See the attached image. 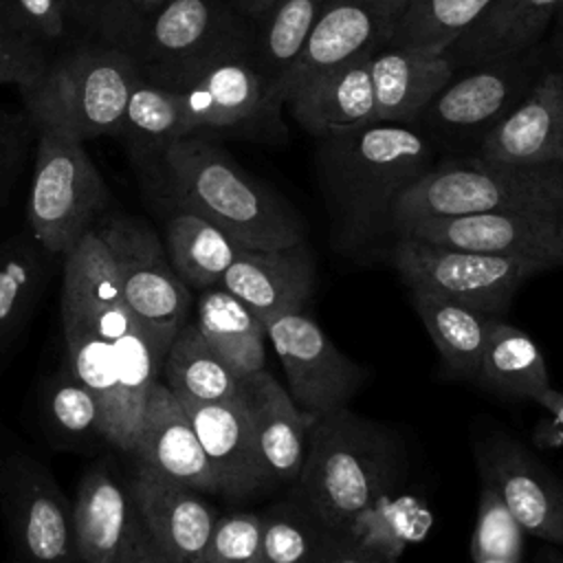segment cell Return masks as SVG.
Returning a JSON list of instances; mask_svg holds the SVG:
<instances>
[{"label":"cell","instance_id":"cell-1","mask_svg":"<svg viewBox=\"0 0 563 563\" xmlns=\"http://www.w3.org/2000/svg\"><path fill=\"white\" fill-rule=\"evenodd\" d=\"M132 165L156 207L174 205L198 213L242 249L277 251L306 242L297 211L246 174L207 132L174 139Z\"/></svg>","mask_w":563,"mask_h":563},{"label":"cell","instance_id":"cell-2","mask_svg":"<svg viewBox=\"0 0 563 563\" xmlns=\"http://www.w3.org/2000/svg\"><path fill=\"white\" fill-rule=\"evenodd\" d=\"M319 139V180L345 249L391 229L396 200L433 167L431 139L409 123L374 121Z\"/></svg>","mask_w":563,"mask_h":563},{"label":"cell","instance_id":"cell-3","mask_svg":"<svg viewBox=\"0 0 563 563\" xmlns=\"http://www.w3.org/2000/svg\"><path fill=\"white\" fill-rule=\"evenodd\" d=\"M396 435L347 407L317 416L297 484L301 501L328 530L352 526L376 506L396 471Z\"/></svg>","mask_w":563,"mask_h":563},{"label":"cell","instance_id":"cell-4","mask_svg":"<svg viewBox=\"0 0 563 563\" xmlns=\"http://www.w3.org/2000/svg\"><path fill=\"white\" fill-rule=\"evenodd\" d=\"M471 213L563 218V167L512 165L482 156L442 161L396 200L391 229Z\"/></svg>","mask_w":563,"mask_h":563},{"label":"cell","instance_id":"cell-5","mask_svg":"<svg viewBox=\"0 0 563 563\" xmlns=\"http://www.w3.org/2000/svg\"><path fill=\"white\" fill-rule=\"evenodd\" d=\"M136 79L130 55L101 40L48 57L20 97L33 125L53 128L86 143L103 134L117 136Z\"/></svg>","mask_w":563,"mask_h":563},{"label":"cell","instance_id":"cell-6","mask_svg":"<svg viewBox=\"0 0 563 563\" xmlns=\"http://www.w3.org/2000/svg\"><path fill=\"white\" fill-rule=\"evenodd\" d=\"M253 22L231 0H167L123 46L139 79L187 90L209 66L251 55Z\"/></svg>","mask_w":563,"mask_h":563},{"label":"cell","instance_id":"cell-7","mask_svg":"<svg viewBox=\"0 0 563 563\" xmlns=\"http://www.w3.org/2000/svg\"><path fill=\"white\" fill-rule=\"evenodd\" d=\"M29 231L48 255H66L110 211V189L84 141L33 125Z\"/></svg>","mask_w":563,"mask_h":563},{"label":"cell","instance_id":"cell-8","mask_svg":"<svg viewBox=\"0 0 563 563\" xmlns=\"http://www.w3.org/2000/svg\"><path fill=\"white\" fill-rule=\"evenodd\" d=\"M391 264L409 290L440 295L490 317H501L526 279L548 273L526 260L440 246L398 235Z\"/></svg>","mask_w":563,"mask_h":563},{"label":"cell","instance_id":"cell-9","mask_svg":"<svg viewBox=\"0 0 563 563\" xmlns=\"http://www.w3.org/2000/svg\"><path fill=\"white\" fill-rule=\"evenodd\" d=\"M95 229L110 251L132 317L172 343L189 321L191 290L176 275L158 233L143 218L119 211H108Z\"/></svg>","mask_w":563,"mask_h":563},{"label":"cell","instance_id":"cell-10","mask_svg":"<svg viewBox=\"0 0 563 563\" xmlns=\"http://www.w3.org/2000/svg\"><path fill=\"white\" fill-rule=\"evenodd\" d=\"M0 499L15 563H81L73 506L42 462L29 455L7 457L0 468Z\"/></svg>","mask_w":563,"mask_h":563},{"label":"cell","instance_id":"cell-11","mask_svg":"<svg viewBox=\"0 0 563 563\" xmlns=\"http://www.w3.org/2000/svg\"><path fill=\"white\" fill-rule=\"evenodd\" d=\"M264 328L299 409L314 416L343 409L365 383L367 372L328 339L306 308L279 314Z\"/></svg>","mask_w":563,"mask_h":563},{"label":"cell","instance_id":"cell-12","mask_svg":"<svg viewBox=\"0 0 563 563\" xmlns=\"http://www.w3.org/2000/svg\"><path fill=\"white\" fill-rule=\"evenodd\" d=\"M396 233L440 246L534 262L545 271L563 266V218L552 216L471 213L429 218L405 224Z\"/></svg>","mask_w":563,"mask_h":563},{"label":"cell","instance_id":"cell-13","mask_svg":"<svg viewBox=\"0 0 563 563\" xmlns=\"http://www.w3.org/2000/svg\"><path fill=\"white\" fill-rule=\"evenodd\" d=\"M482 479L504 499L526 534L563 545V482L521 442L488 433L475 446Z\"/></svg>","mask_w":563,"mask_h":563},{"label":"cell","instance_id":"cell-14","mask_svg":"<svg viewBox=\"0 0 563 563\" xmlns=\"http://www.w3.org/2000/svg\"><path fill=\"white\" fill-rule=\"evenodd\" d=\"M411 0H323L286 99L312 77L385 48Z\"/></svg>","mask_w":563,"mask_h":563},{"label":"cell","instance_id":"cell-15","mask_svg":"<svg viewBox=\"0 0 563 563\" xmlns=\"http://www.w3.org/2000/svg\"><path fill=\"white\" fill-rule=\"evenodd\" d=\"M468 70L462 79H451L416 121L435 134L484 136L534 84H530V68L521 57L497 59Z\"/></svg>","mask_w":563,"mask_h":563},{"label":"cell","instance_id":"cell-16","mask_svg":"<svg viewBox=\"0 0 563 563\" xmlns=\"http://www.w3.org/2000/svg\"><path fill=\"white\" fill-rule=\"evenodd\" d=\"M191 132L273 130L279 108L253 66L251 55H231L209 66L187 90L178 92Z\"/></svg>","mask_w":563,"mask_h":563},{"label":"cell","instance_id":"cell-17","mask_svg":"<svg viewBox=\"0 0 563 563\" xmlns=\"http://www.w3.org/2000/svg\"><path fill=\"white\" fill-rule=\"evenodd\" d=\"M130 455L134 464L167 482L198 493H218L216 475L183 402L161 380L150 389Z\"/></svg>","mask_w":563,"mask_h":563},{"label":"cell","instance_id":"cell-18","mask_svg":"<svg viewBox=\"0 0 563 563\" xmlns=\"http://www.w3.org/2000/svg\"><path fill=\"white\" fill-rule=\"evenodd\" d=\"M130 488L143 528L163 556L172 563H202L220 517L202 493L167 482L139 464L132 468Z\"/></svg>","mask_w":563,"mask_h":563},{"label":"cell","instance_id":"cell-19","mask_svg":"<svg viewBox=\"0 0 563 563\" xmlns=\"http://www.w3.org/2000/svg\"><path fill=\"white\" fill-rule=\"evenodd\" d=\"M73 528L81 563H117L145 532L130 477L119 475L108 462L92 464L77 486Z\"/></svg>","mask_w":563,"mask_h":563},{"label":"cell","instance_id":"cell-20","mask_svg":"<svg viewBox=\"0 0 563 563\" xmlns=\"http://www.w3.org/2000/svg\"><path fill=\"white\" fill-rule=\"evenodd\" d=\"M477 156L563 167V73L539 75L528 95L482 136Z\"/></svg>","mask_w":563,"mask_h":563},{"label":"cell","instance_id":"cell-21","mask_svg":"<svg viewBox=\"0 0 563 563\" xmlns=\"http://www.w3.org/2000/svg\"><path fill=\"white\" fill-rule=\"evenodd\" d=\"M224 497H249L271 486L257 446L249 405L242 398L222 402H183Z\"/></svg>","mask_w":563,"mask_h":563},{"label":"cell","instance_id":"cell-22","mask_svg":"<svg viewBox=\"0 0 563 563\" xmlns=\"http://www.w3.org/2000/svg\"><path fill=\"white\" fill-rule=\"evenodd\" d=\"M317 279L308 242L277 251L242 249L220 279V288L238 297L262 323L303 310Z\"/></svg>","mask_w":563,"mask_h":563},{"label":"cell","instance_id":"cell-23","mask_svg":"<svg viewBox=\"0 0 563 563\" xmlns=\"http://www.w3.org/2000/svg\"><path fill=\"white\" fill-rule=\"evenodd\" d=\"M244 400L251 411L257 446L271 484L299 479L310 427L317 416L299 409L266 369L244 378Z\"/></svg>","mask_w":563,"mask_h":563},{"label":"cell","instance_id":"cell-24","mask_svg":"<svg viewBox=\"0 0 563 563\" xmlns=\"http://www.w3.org/2000/svg\"><path fill=\"white\" fill-rule=\"evenodd\" d=\"M455 66L444 53L385 46L369 57L376 121L409 123L453 79Z\"/></svg>","mask_w":563,"mask_h":563},{"label":"cell","instance_id":"cell-25","mask_svg":"<svg viewBox=\"0 0 563 563\" xmlns=\"http://www.w3.org/2000/svg\"><path fill=\"white\" fill-rule=\"evenodd\" d=\"M559 4L561 0H490L444 55L455 70L521 57L554 20Z\"/></svg>","mask_w":563,"mask_h":563},{"label":"cell","instance_id":"cell-26","mask_svg":"<svg viewBox=\"0 0 563 563\" xmlns=\"http://www.w3.org/2000/svg\"><path fill=\"white\" fill-rule=\"evenodd\" d=\"M286 106L295 121L317 136L374 123L369 57L345 62L312 77L288 95Z\"/></svg>","mask_w":563,"mask_h":563},{"label":"cell","instance_id":"cell-27","mask_svg":"<svg viewBox=\"0 0 563 563\" xmlns=\"http://www.w3.org/2000/svg\"><path fill=\"white\" fill-rule=\"evenodd\" d=\"M321 4L323 0H277L253 24L251 59L279 110L286 106L290 77L306 51Z\"/></svg>","mask_w":563,"mask_h":563},{"label":"cell","instance_id":"cell-28","mask_svg":"<svg viewBox=\"0 0 563 563\" xmlns=\"http://www.w3.org/2000/svg\"><path fill=\"white\" fill-rule=\"evenodd\" d=\"M165 213V251L189 290L216 288L242 246L209 220L174 205H158Z\"/></svg>","mask_w":563,"mask_h":563},{"label":"cell","instance_id":"cell-29","mask_svg":"<svg viewBox=\"0 0 563 563\" xmlns=\"http://www.w3.org/2000/svg\"><path fill=\"white\" fill-rule=\"evenodd\" d=\"M161 383L180 402H222L244 396V378L216 354L196 321H187L172 339Z\"/></svg>","mask_w":563,"mask_h":563},{"label":"cell","instance_id":"cell-30","mask_svg":"<svg viewBox=\"0 0 563 563\" xmlns=\"http://www.w3.org/2000/svg\"><path fill=\"white\" fill-rule=\"evenodd\" d=\"M411 303L451 376L475 383L493 319L466 303L411 290Z\"/></svg>","mask_w":563,"mask_h":563},{"label":"cell","instance_id":"cell-31","mask_svg":"<svg viewBox=\"0 0 563 563\" xmlns=\"http://www.w3.org/2000/svg\"><path fill=\"white\" fill-rule=\"evenodd\" d=\"M196 325L216 354L242 378L266 369V328L238 297L216 286L196 301Z\"/></svg>","mask_w":563,"mask_h":563},{"label":"cell","instance_id":"cell-32","mask_svg":"<svg viewBox=\"0 0 563 563\" xmlns=\"http://www.w3.org/2000/svg\"><path fill=\"white\" fill-rule=\"evenodd\" d=\"M475 383L506 398L534 400L550 387V374L537 341L497 317L490 323Z\"/></svg>","mask_w":563,"mask_h":563},{"label":"cell","instance_id":"cell-33","mask_svg":"<svg viewBox=\"0 0 563 563\" xmlns=\"http://www.w3.org/2000/svg\"><path fill=\"white\" fill-rule=\"evenodd\" d=\"M185 134H189V125L180 95L136 79L117 130V136L128 147L130 161H143Z\"/></svg>","mask_w":563,"mask_h":563},{"label":"cell","instance_id":"cell-34","mask_svg":"<svg viewBox=\"0 0 563 563\" xmlns=\"http://www.w3.org/2000/svg\"><path fill=\"white\" fill-rule=\"evenodd\" d=\"M48 255L33 235L0 244V352L11 345L42 292Z\"/></svg>","mask_w":563,"mask_h":563},{"label":"cell","instance_id":"cell-35","mask_svg":"<svg viewBox=\"0 0 563 563\" xmlns=\"http://www.w3.org/2000/svg\"><path fill=\"white\" fill-rule=\"evenodd\" d=\"M490 0H411L387 46L444 53Z\"/></svg>","mask_w":563,"mask_h":563},{"label":"cell","instance_id":"cell-36","mask_svg":"<svg viewBox=\"0 0 563 563\" xmlns=\"http://www.w3.org/2000/svg\"><path fill=\"white\" fill-rule=\"evenodd\" d=\"M332 534L301 501H284L262 515V561L314 563Z\"/></svg>","mask_w":563,"mask_h":563},{"label":"cell","instance_id":"cell-37","mask_svg":"<svg viewBox=\"0 0 563 563\" xmlns=\"http://www.w3.org/2000/svg\"><path fill=\"white\" fill-rule=\"evenodd\" d=\"M526 532L504 504L501 495L482 479L477 519L471 537V559L482 561H510L521 563Z\"/></svg>","mask_w":563,"mask_h":563},{"label":"cell","instance_id":"cell-38","mask_svg":"<svg viewBox=\"0 0 563 563\" xmlns=\"http://www.w3.org/2000/svg\"><path fill=\"white\" fill-rule=\"evenodd\" d=\"M44 413L51 427L70 440L103 438V418L97 398L73 376L70 369L53 376L46 396Z\"/></svg>","mask_w":563,"mask_h":563},{"label":"cell","instance_id":"cell-39","mask_svg":"<svg viewBox=\"0 0 563 563\" xmlns=\"http://www.w3.org/2000/svg\"><path fill=\"white\" fill-rule=\"evenodd\" d=\"M202 563H264L262 515L246 510L220 515Z\"/></svg>","mask_w":563,"mask_h":563},{"label":"cell","instance_id":"cell-40","mask_svg":"<svg viewBox=\"0 0 563 563\" xmlns=\"http://www.w3.org/2000/svg\"><path fill=\"white\" fill-rule=\"evenodd\" d=\"M0 22L20 37L48 48L64 37L68 11L62 0H0Z\"/></svg>","mask_w":563,"mask_h":563},{"label":"cell","instance_id":"cell-41","mask_svg":"<svg viewBox=\"0 0 563 563\" xmlns=\"http://www.w3.org/2000/svg\"><path fill=\"white\" fill-rule=\"evenodd\" d=\"M33 145L35 128L29 114L0 106V211L15 189Z\"/></svg>","mask_w":563,"mask_h":563},{"label":"cell","instance_id":"cell-42","mask_svg":"<svg viewBox=\"0 0 563 563\" xmlns=\"http://www.w3.org/2000/svg\"><path fill=\"white\" fill-rule=\"evenodd\" d=\"M165 2L167 0H95L92 11L101 40L123 48Z\"/></svg>","mask_w":563,"mask_h":563},{"label":"cell","instance_id":"cell-43","mask_svg":"<svg viewBox=\"0 0 563 563\" xmlns=\"http://www.w3.org/2000/svg\"><path fill=\"white\" fill-rule=\"evenodd\" d=\"M48 57L46 48L20 37L0 22V86L11 84L18 92L24 90L37 79Z\"/></svg>","mask_w":563,"mask_h":563},{"label":"cell","instance_id":"cell-44","mask_svg":"<svg viewBox=\"0 0 563 563\" xmlns=\"http://www.w3.org/2000/svg\"><path fill=\"white\" fill-rule=\"evenodd\" d=\"M314 563H394V556L352 532H334Z\"/></svg>","mask_w":563,"mask_h":563},{"label":"cell","instance_id":"cell-45","mask_svg":"<svg viewBox=\"0 0 563 563\" xmlns=\"http://www.w3.org/2000/svg\"><path fill=\"white\" fill-rule=\"evenodd\" d=\"M117 563H172V561L163 556V552L152 543L147 532H141Z\"/></svg>","mask_w":563,"mask_h":563},{"label":"cell","instance_id":"cell-46","mask_svg":"<svg viewBox=\"0 0 563 563\" xmlns=\"http://www.w3.org/2000/svg\"><path fill=\"white\" fill-rule=\"evenodd\" d=\"M534 402H539L543 409H548L552 413V418L563 427V391H559L550 385L534 396Z\"/></svg>","mask_w":563,"mask_h":563},{"label":"cell","instance_id":"cell-47","mask_svg":"<svg viewBox=\"0 0 563 563\" xmlns=\"http://www.w3.org/2000/svg\"><path fill=\"white\" fill-rule=\"evenodd\" d=\"M275 2H277V0H231V4H233L244 18H249L253 24L260 22V20L266 15V11H268Z\"/></svg>","mask_w":563,"mask_h":563},{"label":"cell","instance_id":"cell-48","mask_svg":"<svg viewBox=\"0 0 563 563\" xmlns=\"http://www.w3.org/2000/svg\"><path fill=\"white\" fill-rule=\"evenodd\" d=\"M554 42H552V46H554V53H556V59H559V68L556 70H561L563 73V0H561V4H559V9H556V13H554Z\"/></svg>","mask_w":563,"mask_h":563},{"label":"cell","instance_id":"cell-49","mask_svg":"<svg viewBox=\"0 0 563 563\" xmlns=\"http://www.w3.org/2000/svg\"><path fill=\"white\" fill-rule=\"evenodd\" d=\"M539 563H563V554L554 552V550H545V552H541Z\"/></svg>","mask_w":563,"mask_h":563},{"label":"cell","instance_id":"cell-50","mask_svg":"<svg viewBox=\"0 0 563 563\" xmlns=\"http://www.w3.org/2000/svg\"><path fill=\"white\" fill-rule=\"evenodd\" d=\"M77 2H79V0H62V4H64V7H66V11H68V15H70V13H73V11H75V9H77Z\"/></svg>","mask_w":563,"mask_h":563},{"label":"cell","instance_id":"cell-51","mask_svg":"<svg viewBox=\"0 0 563 563\" xmlns=\"http://www.w3.org/2000/svg\"><path fill=\"white\" fill-rule=\"evenodd\" d=\"M482 563H510V561H482Z\"/></svg>","mask_w":563,"mask_h":563}]
</instances>
